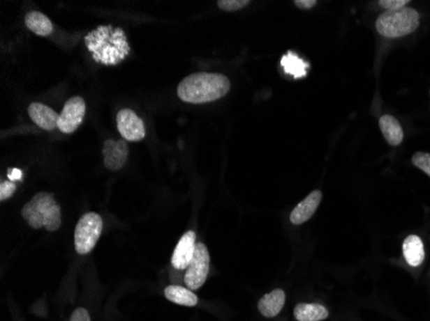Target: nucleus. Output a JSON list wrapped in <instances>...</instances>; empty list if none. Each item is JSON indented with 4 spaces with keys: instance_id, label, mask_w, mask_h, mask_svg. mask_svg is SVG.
I'll return each mask as SVG.
<instances>
[{
    "instance_id": "nucleus-13",
    "label": "nucleus",
    "mask_w": 430,
    "mask_h": 321,
    "mask_svg": "<svg viewBox=\"0 0 430 321\" xmlns=\"http://www.w3.org/2000/svg\"><path fill=\"white\" fill-rule=\"evenodd\" d=\"M286 301V295L282 289H274L262 297L258 302V310L265 318H276L281 313Z\"/></svg>"
},
{
    "instance_id": "nucleus-6",
    "label": "nucleus",
    "mask_w": 430,
    "mask_h": 321,
    "mask_svg": "<svg viewBox=\"0 0 430 321\" xmlns=\"http://www.w3.org/2000/svg\"><path fill=\"white\" fill-rule=\"evenodd\" d=\"M209 269H210V256L207 246L204 243H198L193 258L184 275V283L188 289L198 290L201 288L207 281Z\"/></svg>"
},
{
    "instance_id": "nucleus-20",
    "label": "nucleus",
    "mask_w": 430,
    "mask_h": 321,
    "mask_svg": "<svg viewBox=\"0 0 430 321\" xmlns=\"http://www.w3.org/2000/svg\"><path fill=\"white\" fill-rule=\"evenodd\" d=\"M216 4L219 8L225 12H236V10L248 7L250 1L249 0H219Z\"/></svg>"
},
{
    "instance_id": "nucleus-22",
    "label": "nucleus",
    "mask_w": 430,
    "mask_h": 321,
    "mask_svg": "<svg viewBox=\"0 0 430 321\" xmlns=\"http://www.w3.org/2000/svg\"><path fill=\"white\" fill-rule=\"evenodd\" d=\"M16 184L13 182H1L0 184V201L4 202L12 197L16 191Z\"/></svg>"
},
{
    "instance_id": "nucleus-8",
    "label": "nucleus",
    "mask_w": 430,
    "mask_h": 321,
    "mask_svg": "<svg viewBox=\"0 0 430 321\" xmlns=\"http://www.w3.org/2000/svg\"><path fill=\"white\" fill-rule=\"evenodd\" d=\"M116 124L117 130L125 140L141 141L146 136L143 120L132 109H121L116 117Z\"/></svg>"
},
{
    "instance_id": "nucleus-15",
    "label": "nucleus",
    "mask_w": 430,
    "mask_h": 321,
    "mask_svg": "<svg viewBox=\"0 0 430 321\" xmlns=\"http://www.w3.org/2000/svg\"><path fill=\"white\" fill-rule=\"evenodd\" d=\"M403 256H405L406 263L413 266L417 267L422 264L424 258H425V251H424V244L420 237L417 235H408L403 242Z\"/></svg>"
},
{
    "instance_id": "nucleus-1",
    "label": "nucleus",
    "mask_w": 430,
    "mask_h": 321,
    "mask_svg": "<svg viewBox=\"0 0 430 321\" xmlns=\"http://www.w3.org/2000/svg\"><path fill=\"white\" fill-rule=\"evenodd\" d=\"M91 57L101 65L116 66L131 53L124 30L111 25L98 26L85 36Z\"/></svg>"
},
{
    "instance_id": "nucleus-18",
    "label": "nucleus",
    "mask_w": 430,
    "mask_h": 321,
    "mask_svg": "<svg viewBox=\"0 0 430 321\" xmlns=\"http://www.w3.org/2000/svg\"><path fill=\"white\" fill-rule=\"evenodd\" d=\"M25 24L29 30L39 36H48L53 33V24L50 22V18L36 10L29 12L26 15Z\"/></svg>"
},
{
    "instance_id": "nucleus-23",
    "label": "nucleus",
    "mask_w": 430,
    "mask_h": 321,
    "mask_svg": "<svg viewBox=\"0 0 430 321\" xmlns=\"http://www.w3.org/2000/svg\"><path fill=\"white\" fill-rule=\"evenodd\" d=\"M406 4H408V0H380L379 6L381 8L387 10H398V9L405 8Z\"/></svg>"
},
{
    "instance_id": "nucleus-9",
    "label": "nucleus",
    "mask_w": 430,
    "mask_h": 321,
    "mask_svg": "<svg viewBox=\"0 0 430 321\" xmlns=\"http://www.w3.org/2000/svg\"><path fill=\"white\" fill-rule=\"evenodd\" d=\"M103 162L108 170L117 171L124 167L129 156V147L125 140L108 139L102 148Z\"/></svg>"
},
{
    "instance_id": "nucleus-14",
    "label": "nucleus",
    "mask_w": 430,
    "mask_h": 321,
    "mask_svg": "<svg viewBox=\"0 0 430 321\" xmlns=\"http://www.w3.org/2000/svg\"><path fill=\"white\" fill-rule=\"evenodd\" d=\"M379 126L389 146L397 147L403 141V130L396 117L390 115L381 116Z\"/></svg>"
},
{
    "instance_id": "nucleus-11",
    "label": "nucleus",
    "mask_w": 430,
    "mask_h": 321,
    "mask_svg": "<svg viewBox=\"0 0 430 321\" xmlns=\"http://www.w3.org/2000/svg\"><path fill=\"white\" fill-rule=\"evenodd\" d=\"M322 193L321 190H313L308 197L304 198L297 207L292 210L290 214V221L294 225H302L306 223L313 214L321 203Z\"/></svg>"
},
{
    "instance_id": "nucleus-17",
    "label": "nucleus",
    "mask_w": 430,
    "mask_h": 321,
    "mask_svg": "<svg viewBox=\"0 0 430 321\" xmlns=\"http://www.w3.org/2000/svg\"><path fill=\"white\" fill-rule=\"evenodd\" d=\"M164 293L170 302L177 304V305L193 307L199 302V298L191 289L183 288L179 285H169L166 287Z\"/></svg>"
},
{
    "instance_id": "nucleus-25",
    "label": "nucleus",
    "mask_w": 430,
    "mask_h": 321,
    "mask_svg": "<svg viewBox=\"0 0 430 321\" xmlns=\"http://www.w3.org/2000/svg\"><path fill=\"white\" fill-rule=\"evenodd\" d=\"M316 4H317L316 0H297V1H295V6L300 9L313 8Z\"/></svg>"
},
{
    "instance_id": "nucleus-19",
    "label": "nucleus",
    "mask_w": 430,
    "mask_h": 321,
    "mask_svg": "<svg viewBox=\"0 0 430 321\" xmlns=\"http://www.w3.org/2000/svg\"><path fill=\"white\" fill-rule=\"evenodd\" d=\"M281 65L286 74L292 75L294 77H303L308 71V65L298 56L289 52L281 59Z\"/></svg>"
},
{
    "instance_id": "nucleus-5",
    "label": "nucleus",
    "mask_w": 430,
    "mask_h": 321,
    "mask_svg": "<svg viewBox=\"0 0 430 321\" xmlns=\"http://www.w3.org/2000/svg\"><path fill=\"white\" fill-rule=\"evenodd\" d=\"M102 228V217L96 212H88L80 217L75 228V249L79 255L91 253L100 239Z\"/></svg>"
},
{
    "instance_id": "nucleus-26",
    "label": "nucleus",
    "mask_w": 430,
    "mask_h": 321,
    "mask_svg": "<svg viewBox=\"0 0 430 321\" xmlns=\"http://www.w3.org/2000/svg\"><path fill=\"white\" fill-rule=\"evenodd\" d=\"M20 176H21V173H18V171L10 173V179L12 180H17L16 178H20Z\"/></svg>"
},
{
    "instance_id": "nucleus-4",
    "label": "nucleus",
    "mask_w": 430,
    "mask_h": 321,
    "mask_svg": "<svg viewBox=\"0 0 430 321\" xmlns=\"http://www.w3.org/2000/svg\"><path fill=\"white\" fill-rule=\"evenodd\" d=\"M420 25V15L414 8L385 10L376 19V30L384 38L397 39L415 33Z\"/></svg>"
},
{
    "instance_id": "nucleus-7",
    "label": "nucleus",
    "mask_w": 430,
    "mask_h": 321,
    "mask_svg": "<svg viewBox=\"0 0 430 321\" xmlns=\"http://www.w3.org/2000/svg\"><path fill=\"white\" fill-rule=\"evenodd\" d=\"M87 111L85 102L82 97H73L68 99L59 113L57 127L65 134L76 132V129L82 125Z\"/></svg>"
},
{
    "instance_id": "nucleus-10",
    "label": "nucleus",
    "mask_w": 430,
    "mask_h": 321,
    "mask_svg": "<svg viewBox=\"0 0 430 321\" xmlns=\"http://www.w3.org/2000/svg\"><path fill=\"white\" fill-rule=\"evenodd\" d=\"M196 234L195 231H187L182 238L179 239L173 256L172 265L177 270H187L196 251Z\"/></svg>"
},
{
    "instance_id": "nucleus-16",
    "label": "nucleus",
    "mask_w": 430,
    "mask_h": 321,
    "mask_svg": "<svg viewBox=\"0 0 430 321\" xmlns=\"http://www.w3.org/2000/svg\"><path fill=\"white\" fill-rule=\"evenodd\" d=\"M298 321H322L329 318V310L320 304H299L294 308Z\"/></svg>"
},
{
    "instance_id": "nucleus-3",
    "label": "nucleus",
    "mask_w": 430,
    "mask_h": 321,
    "mask_svg": "<svg viewBox=\"0 0 430 321\" xmlns=\"http://www.w3.org/2000/svg\"><path fill=\"white\" fill-rule=\"evenodd\" d=\"M22 217L33 229L56 231L61 226V207L53 194L40 191L24 206Z\"/></svg>"
},
{
    "instance_id": "nucleus-12",
    "label": "nucleus",
    "mask_w": 430,
    "mask_h": 321,
    "mask_svg": "<svg viewBox=\"0 0 430 321\" xmlns=\"http://www.w3.org/2000/svg\"><path fill=\"white\" fill-rule=\"evenodd\" d=\"M29 116L33 120L34 124L39 127H42L44 130H53L54 127H57L58 115L56 111H53L52 108L44 106L42 103H31L29 106Z\"/></svg>"
},
{
    "instance_id": "nucleus-24",
    "label": "nucleus",
    "mask_w": 430,
    "mask_h": 321,
    "mask_svg": "<svg viewBox=\"0 0 430 321\" xmlns=\"http://www.w3.org/2000/svg\"><path fill=\"white\" fill-rule=\"evenodd\" d=\"M70 321H91V315L88 313V310H85L83 307H79L71 315Z\"/></svg>"
},
{
    "instance_id": "nucleus-21",
    "label": "nucleus",
    "mask_w": 430,
    "mask_h": 321,
    "mask_svg": "<svg viewBox=\"0 0 430 321\" xmlns=\"http://www.w3.org/2000/svg\"><path fill=\"white\" fill-rule=\"evenodd\" d=\"M413 164L417 169L427 173L430 178V155L425 152H417L413 156Z\"/></svg>"
},
{
    "instance_id": "nucleus-2",
    "label": "nucleus",
    "mask_w": 430,
    "mask_h": 321,
    "mask_svg": "<svg viewBox=\"0 0 430 321\" xmlns=\"http://www.w3.org/2000/svg\"><path fill=\"white\" fill-rule=\"evenodd\" d=\"M231 89V81L221 74L198 72L187 76L178 85V97L186 103L202 104L223 98Z\"/></svg>"
}]
</instances>
